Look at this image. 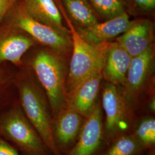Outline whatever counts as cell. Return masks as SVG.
I'll use <instances>...</instances> for the list:
<instances>
[{
  "label": "cell",
  "mask_w": 155,
  "mask_h": 155,
  "mask_svg": "<svg viewBox=\"0 0 155 155\" xmlns=\"http://www.w3.org/2000/svg\"><path fill=\"white\" fill-rule=\"evenodd\" d=\"M0 111V137L21 155H53L24 113L18 99Z\"/></svg>",
  "instance_id": "1"
},
{
  "label": "cell",
  "mask_w": 155,
  "mask_h": 155,
  "mask_svg": "<svg viewBox=\"0 0 155 155\" xmlns=\"http://www.w3.org/2000/svg\"><path fill=\"white\" fill-rule=\"evenodd\" d=\"M66 16L64 17L70 31L72 47L70 70L67 76L68 97L83 81L97 74L102 73L110 43L106 42L98 45L89 44L80 36L74 25Z\"/></svg>",
  "instance_id": "2"
},
{
  "label": "cell",
  "mask_w": 155,
  "mask_h": 155,
  "mask_svg": "<svg viewBox=\"0 0 155 155\" xmlns=\"http://www.w3.org/2000/svg\"><path fill=\"white\" fill-rule=\"evenodd\" d=\"M61 54L43 50L35 56L32 66L47 96L53 118L67 107V72Z\"/></svg>",
  "instance_id": "3"
},
{
  "label": "cell",
  "mask_w": 155,
  "mask_h": 155,
  "mask_svg": "<svg viewBox=\"0 0 155 155\" xmlns=\"http://www.w3.org/2000/svg\"><path fill=\"white\" fill-rule=\"evenodd\" d=\"M18 101L25 115L37 130L53 155H60L52 136L53 117L49 101L41 84L30 79L16 83Z\"/></svg>",
  "instance_id": "4"
},
{
  "label": "cell",
  "mask_w": 155,
  "mask_h": 155,
  "mask_svg": "<svg viewBox=\"0 0 155 155\" xmlns=\"http://www.w3.org/2000/svg\"><path fill=\"white\" fill-rule=\"evenodd\" d=\"M101 104L105 114L103 128L106 144L132 134L137 116L121 87L106 82L103 86Z\"/></svg>",
  "instance_id": "5"
},
{
  "label": "cell",
  "mask_w": 155,
  "mask_h": 155,
  "mask_svg": "<svg viewBox=\"0 0 155 155\" xmlns=\"http://www.w3.org/2000/svg\"><path fill=\"white\" fill-rule=\"evenodd\" d=\"M154 60L153 45L143 54L132 58L125 83L121 89L135 113L139 108L141 96L148 87L150 77L153 70Z\"/></svg>",
  "instance_id": "6"
},
{
  "label": "cell",
  "mask_w": 155,
  "mask_h": 155,
  "mask_svg": "<svg viewBox=\"0 0 155 155\" xmlns=\"http://www.w3.org/2000/svg\"><path fill=\"white\" fill-rule=\"evenodd\" d=\"M13 21L16 27L25 31L41 45L49 47L61 55L66 54L72 48L71 38L34 20L21 5L15 11Z\"/></svg>",
  "instance_id": "7"
},
{
  "label": "cell",
  "mask_w": 155,
  "mask_h": 155,
  "mask_svg": "<svg viewBox=\"0 0 155 155\" xmlns=\"http://www.w3.org/2000/svg\"><path fill=\"white\" fill-rule=\"evenodd\" d=\"M104 116L100 100L86 118L77 143L66 155H99L105 147L103 128Z\"/></svg>",
  "instance_id": "8"
},
{
  "label": "cell",
  "mask_w": 155,
  "mask_h": 155,
  "mask_svg": "<svg viewBox=\"0 0 155 155\" xmlns=\"http://www.w3.org/2000/svg\"><path fill=\"white\" fill-rule=\"evenodd\" d=\"M86 118L67 106L53 118L52 136L60 155H65L77 143Z\"/></svg>",
  "instance_id": "9"
},
{
  "label": "cell",
  "mask_w": 155,
  "mask_h": 155,
  "mask_svg": "<svg viewBox=\"0 0 155 155\" xmlns=\"http://www.w3.org/2000/svg\"><path fill=\"white\" fill-rule=\"evenodd\" d=\"M127 12L106 20L86 27L74 26L78 34L89 44L102 45L124 33L131 24Z\"/></svg>",
  "instance_id": "10"
},
{
  "label": "cell",
  "mask_w": 155,
  "mask_h": 155,
  "mask_svg": "<svg viewBox=\"0 0 155 155\" xmlns=\"http://www.w3.org/2000/svg\"><path fill=\"white\" fill-rule=\"evenodd\" d=\"M153 40L152 23L148 20L140 19L132 21L129 27L117 39L116 42L132 58L152 46Z\"/></svg>",
  "instance_id": "11"
},
{
  "label": "cell",
  "mask_w": 155,
  "mask_h": 155,
  "mask_svg": "<svg viewBox=\"0 0 155 155\" xmlns=\"http://www.w3.org/2000/svg\"><path fill=\"white\" fill-rule=\"evenodd\" d=\"M102 73L89 78L67 97V105L83 117H88L97 104L103 79Z\"/></svg>",
  "instance_id": "12"
},
{
  "label": "cell",
  "mask_w": 155,
  "mask_h": 155,
  "mask_svg": "<svg viewBox=\"0 0 155 155\" xmlns=\"http://www.w3.org/2000/svg\"><path fill=\"white\" fill-rule=\"evenodd\" d=\"M21 5L37 21L71 38L70 30L63 23L61 13L53 0H21Z\"/></svg>",
  "instance_id": "13"
},
{
  "label": "cell",
  "mask_w": 155,
  "mask_h": 155,
  "mask_svg": "<svg viewBox=\"0 0 155 155\" xmlns=\"http://www.w3.org/2000/svg\"><path fill=\"white\" fill-rule=\"evenodd\" d=\"M132 57L117 42L110 43L102 71L107 82L122 88L127 78Z\"/></svg>",
  "instance_id": "14"
},
{
  "label": "cell",
  "mask_w": 155,
  "mask_h": 155,
  "mask_svg": "<svg viewBox=\"0 0 155 155\" xmlns=\"http://www.w3.org/2000/svg\"><path fill=\"white\" fill-rule=\"evenodd\" d=\"M35 45L31 38L19 34L10 35L0 41V63L11 61L18 64L22 56Z\"/></svg>",
  "instance_id": "15"
},
{
  "label": "cell",
  "mask_w": 155,
  "mask_h": 155,
  "mask_svg": "<svg viewBox=\"0 0 155 155\" xmlns=\"http://www.w3.org/2000/svg\"><path fill=\"white\" fill-rule=\"evenodd\" d=\"M70 20L75 26L86 27L98 22L97 15L88 0H62Z\"/></svg>",
  "instance_id": "16"
},
{
  "label": "cell",
  "mask_w": 155,
  "mask_h": 155,
  "mask_svg": "<svg viewBox=\"0 0 155 155\" xmlns=\"http://www.w3.org/2000/svg\"><path fill=\"white\" fill-rule=\"evenodd\" d=\"M146 151L133 134H129L106 144L99 155H139Z\"/></svg>",
  "instance_id": "17"
},
{
  "label": "cell",
  "mask_w": 155,
  "mask_h": 155,
  "mask_svg": "<svg viewBox=\"0 0 155 155\" xmlns=\"http://www.w3.org/2000/svg\"><path fill=\"white\" fill-rule=\"evenodd\" d=\"M132 134L146 150L155 148V116H137Z\"/></svg>",
  "instance_id": "18"
},
{
  "label": "cell",
  "mask_w": 155,
  "mask_h": 155,
  "mask_svg": "<svg viewBox=\"0 0 155 155\" xmlns=\"http://www.w3.org/2000/svg\"><path fill=\"white\" fill-rule=\"evenodd\" d=\"M97 15L106 20L126 12L125 0H88Z\"/></svg>",
  "instance_id": "19"
},
{
  "label": "cell",
  "mask_w": 155,
  "mask_h": 155,
  "mask_svg": "<svg viewBox=\"0 0 155 155\" xmlns=\"http://www.w3.org/2000/svg\"><path fill=\"white\" fill-rule=\"evenodd\" d=\"M134 6L140 11L150 12L155 8V0H133Z\"/></svg>",
  "instance_id": "20"
},
{
  "label": "cell",
  "mask_w": 155,
  "mask_h": 155,
  "mask_svg": "<svg viewBox=\"0 0 155 155\" xmlns=\"http://www.w3.org/2000/svg\"><path fill=\"white\" fill-rule=\"evenodd\" d=\"M0 155H21L11 145L0 137Z\"/></svg>",
  "instance_id": "21"
},
{
  "label": "cell",
  "mask_w": 155,
  "mask_h": 155,
  "mask_svg": "<svg viewBox=\"0 0 155 155\" xmlns=\"http://www.w3.org/2000/svg\"><path fill=\"white\" fill-rule=\"evenodd\" d=\"M17 0H0V22L6 12Z\"/></svg>",
  "instance_id": "22"
},
{
  "label": "cell",
  "mask_w": 155,
  "mask_h": 155,
  "mask_svg": "<svg viewBox=\"0 0 155 155\" xmlns=\"http://www.w3.org/2000/svg\"><path fill=\"white\" fill-rule=\"evenodd\" d=\"M147 155H155V148L152 150H147Z\"/></svg>",
  "instance_id": "23"
},
{
  "label": "cell",
  "mask_w": 155,
  "mask_h": 155,
  "mask_svg": "<svg viewBox=\"0 0 155 155\" xmlns=\"http://www.w3.org/2000/svg\"><path fill=\"white\" fill-rule=\"evenodd\" d=\"M144 155V153H141V154H140V155Z\"/></svg>",
  "instance_id": "24"
}]
</instances>
